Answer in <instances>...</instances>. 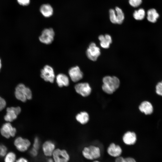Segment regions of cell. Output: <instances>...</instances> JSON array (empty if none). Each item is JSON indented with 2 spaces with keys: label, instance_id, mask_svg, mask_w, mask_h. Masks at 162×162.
<instances>
[{
  "label": "cell",
  "instance_id": "obj_13",
  "mask_svg": "<svg viewBox=\"0 0 162 162\" xmlns=\"http://www.w3.org/2000/svg\"><path fill=\"white\" fill-rule=\"evenodd\" d=\"M69 76L73 82H76L81 80L83 77V74L78 66L71 67L68 70Z\"/></svg>",
  "mask_w": 162,
  "mask_h": 162
},
{
  "label": "cell",
  "instance_id": "obj_35",
  "mask_svg": "<svg viewBox=\"0 0 162 162\" xmlns=\"http://www.w3.org/2000/svg\"><path fill=\"white\" fill-rule=\"evenodd\" d=\"M47 162H54L53 160L52 157L47 158Z\"/></svg>",
  "mask_w": 162,
  "mask_h": 162
},
{
  "label": "cell",
  "instance_id": "obj_18",
  "mask_svg": "<svg viewBox=\"0 0 162 162\" xmlns=\"http://www.w3.org/2000/svg\"><path fill=\"white\" fill-rule=\"evenodd\" d=\"M140 111L146 115L151 114L153 111V107L152 104L147 101L142 102L139 106Z\"/></svg>",
  "mask_w": 162,
  "mask_h": 162
},
{
  "label": "cell",
  "instance_id": "obj_5",
  "mask_svg": "<svg viewBox=\"0 0 162 162\" xmlns=\"http://www.w3.org/2000/svg\"><path fill=\"white\" fill-rule=\"evenodd\" d=\"M14 145L17 151L20 153H24L29 151L31 143L28 139L18 137L14 140Z\"/></svg>",
  "mask_w": 162,
  "mask_h": 162
},
{
  "label": "cell",
  "instance_id": "obj_14",
  "mask_svg": "<svg viewBox=\"0 0 162 162\" xmlns=\"http://www.w3.org/2000/svg\"><path fill=\"white\" fill-rule=\"evenodd\" d=\"M107 152L110 156L116 158L121 156L122 150L120 146L112 143L108 147Z\"/></svg>",
  "mask_w": 162,
  "mask_h": 162
},
{
  "label": "cell",
  "instance_id": "obj_32",
  "mask_svg": "<svg viewBox=\"0 0 162 162\" xmlns=\"http://www.w3.org/2000/svg\"><path fill=\"white\" fill-rule=\"evenodd\" d=\"M16 162H29L28 159L24 156L18 157Z\"/></svg>",
  "mask_w": 162,
  "mask_h": 162
},
{
  "label": "cell",
  "instance_id": "obj_3",
  "mask_svg": "<svg viewBox=\"0 0 162 162\" xmlns=\"http://www.w3.org/2000/svg\"><path fill=\"white\" fill-rule=\"evenodd\" d=\"M15 95L17 99L23 102L26 101L27 99H31L32 96L30 89L22 83L19 84L16 87Z\"/></svg>",
  "mask_w": 162,
  "mask_h": 162
},
{
  "label": "cell",
  "instance_id": "obj_8",
  "mask_svg": "<svg viewBox=\"0 0 162 162\" xmlns=\"http://www.w3.org/2000/svg\"><path fill=\"white\" fill-rule=\"evenodd\" d=\"M86 55L90 60L96 61L100 55V50L94 42L91 43L86 51Z\"/></svg>",
  "mask_w": 162,
  "mask_h": 162
},
{
  "label": "cell",
  "instance_id": "obj_7",
  "mask_svg": "<svg viewBox=\"0 0 162 162\" xmlns=\"http://www.w3.org/2000/svg\"><path fill=\"white\" fill-rule=\"evenodd\" d=\"M40 76L45 81L53 82L55 76L53 68L49 65H45L41 70Z\"/></svg>",
  "mask_w": 162,
  "mask_h": 162
},
{
  "label": "cell",
  "instance_id": "obj_10",
  "mask_svg": "<svg viewBox=\"0 0 162 162\" xmlns=\"http://www.w3.org/2000/svg\"><path fill=\"white\" fill-rule=\"evenodd\" d=\"M75 89L76 92L82 96L86 97L89 96L92 91V88L87 82H81L75 85Z\"/></svg>",
  "mask_w": 162,
  "mask_h": 162
},
{
  "label": "cell",
  "instance_id": "obj_1",
  "mask_svg": "<svg viewBox=\"0 0 162 162\" xmlns=\"http://www.w3.org/2000/svg\"><path fill=\"white\" fill-rule=\"evenodd\" d=\"M102 88L103 91L108 94H112L119 87L120 81L116 76H107L103 77Z\"/></svg>",
  "mask_w": 162,
  "mask_h": 162
},
{
  "label": "cell",
  "instance_id": "obj_29",
  "mask_svg": "<svg viewBox=\"0 0 162 162\" xmlns=\"http://www.w3.org/2000/svg\"><path fill=\"white\" fill-rule=\"evenodd\" d=\"M28 152L30 155L33 158H36L39 154V151L32 147L29 149Z\"/></svg>",
  "mask_w": 162,
  "mask_h": 162
},
{
  "label": "cell",
  "instance_id": "obj_33",
  "mask_svg": "<svg viewBox=\"0 0 162 162\" xmlns=\"http://www.w3.org/2000/svg\"><path fill=\"white\" fill-rule=\"evenodd\" d=\"M6 105V101L3 98L0 96V111L3 109Z\"/></svg>",
  "mask_w": 162,
  "mask_h": 162
},
{
  "label": "cell",
  "instance_id": "obj_12",
  "mask_svg": "<svg viewBox=\"0 0 162 162\" xmlns=\"http://www.w3.org/2000/svg\"><path fill=\"white\" fill-rule=\"evenodd\" d=\"M1 133L3 136L6 138L14 136L16 133V129L9 122L4 124L0 130Z\"/></svg>",
  "mask_w": 162,
  "mask_h": 162
},
{
  "label": "cell",
  "instance_id": "obj_22",
  "mask_svg": "<svg viewBox=\"0 0 162 162\" xmlns=\"http://www.w3.org/2000/svg\"><path fill=\"white\" fill-rule=\"evenodd\" d=\"M17 158V154L14 152L10 151L3 158L4 162H16Z\"/></svg>",
  "mask_w": 162,
  "mask_h": 162
},
{
  "label": "cell",
  "instance_id": "obj_38",
  "mask_svg": "<svg viewBox=\"0 0 162 162\" xmlns=\"http://www.w3.org/2000/svg\"></svg>",
  "mask_w": 162,
  "mask_h": 162
},
{
  "label": "cell",
  "instance_id": "obj_2",
  "mask_svg": "<svg viewBox=\"0 0 162 162\" xmlns=\"http://www.w3.org/2000/svg\"><path fill=\"white\" fill-rule=\"evenodd\" d=\"M81 154L84 158L90 160L97 159L101 156L99 148L94 145H90L84 147L82 150Z\"/></svg>",
  "mask_w": 162,
  "mask_h": 162
},
{
  "label": "cell",
  "instance_id": "obj_16",
  "mask_svg": "<svg viewBox=\"0 0 162 162\" xmlns=\"http://www.w3.org/2000/svg\"><path fill=\"white\" fill-rule=\"evenodd\" d=\"M98 38L102 47L104 49L109 48L112 42V38L110 35L109 34L100 35L99 36Z\"/></svg>",
  "mask_w": 162,
  "mask_h": 162
},
{
  "label": "cell",
  "instance_id": "obj_27",
  "mask_svg": "<svg viewBox=\"0 0 162 162\" xmlns=\"http://www.w3.org/2000/svg\"><path fill=\"white\" fill-rule=\"evenodd\" d=\"M41 147L40 141L39 138L36 137L34 139L32 148L39 151Z\"/></svg>",
  "mask_w": 162,
  "mask_h": 162
},
{
  "label": "cell",
  "instance_id": "obj_26",
  "mask_svg": "<svg viewBox=\"0 0 162 162\" xmlns=\"http://www.w3.org/2000/svg\"><path fill=\"white\" fill-rule=\"evenodd\" d=\"M8 151L6 146L0 144V158H3Z\"/></svg>",
  "mask_w": 162,
  "mask_h": 162
},
{
  "label": "cell",
  "instance_id": "obj_9",
  "mask_svg": "<svg viewBox=\"0 0 162 162\" xmlns=\"http://www.w3.org/2000/svg\"><path fill=\"white\" fill-rule=\"evenodd\" d=\"M41 147L43 155L47 158L52 157L53 152L56 148L54 142L49 140L45 141Z\"/></svg>",
  "mask_w": 162,
  "mask_h": 162
},
{
  "label": "cell",
  "instance_id": "obj_6",
  "mask_svg": "<svg viewBox=\"0 0 162 162\" xmlns=\"http://www.w3.org/2000/svg\"><path fill=\"white\" fill-rule=\"evenodd\" d=\"M54 36L55 32L52 28H46L42 31L39 39L42 43L49 44L53 41Z\"/></svg>",
  "mask_w": 162,
  "mask_h": 162
},
{
  "label": "cell",
  "instance_id": "obj_23",
  "mask_svg": "<svg viewBox=\"0 0 162 162\" xmlns=\"http://www.w3.org/2000/svg\"><path fill=\"white\" fill-rule=\"evenodd\" d=\"M116 14V24H122L124 19V14L122 10L118 7H116L115 8Z\"/></svg>",
  "mask_w": 162,
  "mask_h": 162
},
{
  "label": "cell",
  "instance_id": "obj_17",
  "mask_svg": "<svg viewBox=\"0 0 162 162\" xmlns=\"http://www.w3.org/2000/svg\"><path fill=\"white\" fill-rule=\"evenodd\" d=\"M56 81L58 86L60 87L67 86L69 84V80L65 74L61 73L58 74L56 77Z\"/></svg>",
  "mask_w": 162,
  "mask_h": 162
},
{
  "label": "cell",
  "instance_id": "obj_30",
  "mask_svg": "<svg viewBox=\"0 0 162 162\" xmlns=\"http://www.w3.org/2000/svg\"><path fill=\"white\" fill-rule=\"evenodd\" d=\"M142 2V0H129V4L134 7H138L141 4Z\"/></svg>",
  "mask_w": 162,
  "mask_h": 162
},
{
  "label": "cell",
  "instance_id": "obj_36",
  "mask_svg": "<svg viewBox=\"0 0 162 162\" xmlns=\"http://www.w3.org/2000/svg\"><path fill=\"white\" fill-rule=\"evenodd\" d=\"M2 67V63H1V59L0 58V71L1 68Z\"/></svg>",
  "mask_w": 162,
  "mask_h": 162
},
{
  "label": "cell",
  "instance_id": "obj_11",
  "mask_svg": "<svg viewBox=\"0 0 162 162\" xmlns=\"http://www.w3.org/2000/svg\"><path fill=\"white\" fill-rule=\"evenodd\" d=\"M7 113L4 116L5 120L8 122H11L16 119L17 116L21 111L20 107H8L6 110Z\"/></svg>",
  "mask_w": 162,
  "mask_h": 162
},
{
  "label": "cell",
  "instance_id": "obj_19",
  "mask_svg": "<svg viewBox=\"0 0 162 162\" xmlns=\"http://www.w3.org/2000/svg\"><path fill=\"white\" fill-rule=\"evenodd\" d=\"M40 11L42 14L45 17L50 16L53 13L52 8L48 4L42 5L40 7Z\"/></svg>",
  "mask_w": 162,
  "mask_h": 162
},
{
  "label": "cell",
  "instance_id": "obj_24",
  "mask_svg": "<svg viewBox=\"0 0 162 162\" xmlns=\"http://www.w3.org/2000/svg\"><path fill=\"white\" fill-rule=\"evenodd\" d=\"M145 15V12L142 8H140L138 10H135L133 14V16L137 20H143Z\"/></svg>",
  "mask_w": 162,
  "mask_h": 162
},
{
  "label": "cell",
  "instance_id": "obj_20",
  "mask_svg": "<svg viewBox=\"0 0 162 162\" xmlns=\"http://www.w3.org/2000/svg\"><path fill=\"white\" fill-rule=\"evenodd\" d=\"M147 19L148 20L152 23H154L157 21L159 17V14L156 10L152 8L149 10L147 12Z\"/></svg>",
  "mask_w": 162,
  "mask_h": 162
},
{
  "label": "cell",
  "instance_id": "obj_25",
  "mask_svg": "<svg viewBox=\"0 0 162 162\" xmlns=\"http://www.w3.org/2000/svg\"><path fill=\"white\" fill-rule=\"evenodd\" d=\"M115 162H136L134 158L131 157L124 158L120 156L116 158Z\"/></svg>",
  "mask_w": 162,
  "mask_h": 162
},
{
  "label": "cell",
  "instance_id": "obj_37",
  "mask_svg": "<svg viewBox=\"0 0 162 162\" xmlns=\"http://www.w3.org/2000/svg\"><path fill=\"white\" fill-rule=\"evenodd\" d=\"M100 162V161H98V160H95L94 161H93V162Z\"/></svg>",
  "mask_w": 162,
  "mask_h": 162
},
{
  "label": "cell",
  "instance_id": "obj_15",
  "mask_svg": "<svg viewBox=\"0 0 162 162\" xmlns=\"http://www.w3.org/2000/svg\"><path fill=\"white\" fill-rule=\"evenodd\" d=\"M124 142L128 145H132L134 144L137 140L136 134L133 132L130 131L125 133L122 137Z\"/></svg>",
  "mask_w": 162,
  "mask_h": 162
},
{
  "label": "cell",
  "instance_id": "obj_31",
  "mask_svg": "<svg viewBox=\"0 0 162 162\" xmlns=\"http://www.w3.org/2000/svg\"><path fill=\"white\" fill-rule=\"evenodd\" d=\"M156 92L160 95L162 96V81L159 82L156 87Z\"/></svg>",
  "mask_w": 162,
  "mask_h": 162
},
{
  "label": "cell",
  "instance_id": "obj_4",
  "mask_svg": "<svg viewBox=\"0 0 162 162\" xmlns=\"http://www.w3.org/2000/svg\"><path fill=\"white\" fill-rule=\"evenodd\" d=\"M54 162H69L70 156L68 152L65 149L56 148L52 156Z\"/></svg>",
  "mask_w": 162,
  "mask_h": 162
},
{
  "label": "cell",
  "instance_id": "obj_21",
  "mask_svg": "<svg viewBox=\"0 0 162 162\" xmlns=\"http://www.w3.org/2000/svg\"><path fill=\"white\" fill-rule=\"evenodd\" d=\"M77 121L82 124H85L88 122L89 120V116L86 112H82L78 114L76 117Z\"/></svg>",
  "mask_w": 162,
  "mask_h": 162
},
{
  "label": "cell",
  "instance_id": "obj_34",
  "mask_svg": "<svg viewBox=\"0 0 162 162\" xmlns=\"http://www.w3.org/2000/svg\"><path fill=\"white\" fill-rule=\"evenodd\" d=\"M17 1L20 4L23 6L27 5L30 3V0H17Z\"/></svg>",
  "mask_w": 162,
  "mask_h": 162
},
{
  "label": "cell",
  "instance_id": "obj_28",
  "mask_svg": "<svg viewBox=\"0 0 162 162\" xmlns=\"http://www.w3.org/2000/svg\"><path fill=\"white\" fill-rule=\"evenodd\" d=\"M109 13L110 20L111 22L112 23L116 24L115 10L114 9H111L109 10Z\"/></svg>",
  "mask_w": 162,
  "mask_h": 162
}]
</instances>
